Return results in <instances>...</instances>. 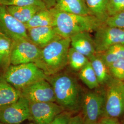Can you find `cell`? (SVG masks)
Instances as JSON below:
<instances>
[{
  "label": "cell",
  "instance_id": "cell-21",
  "mask_svg": "<svg viewBox=\"0 0 124 124\" xmlns=\"http://www.w3.org/2000/svg\"><path fill=\"white\" fill-rule=\"evenodd\" d=\"M13 40L0 32V69L4 72L11 65Z\"/></svg>",
  "mask_w": 124,
  "mask_h": 124
},
{
  "label": "cell",
  "instance_id": "cell-17",
  "mask_svg": "<svg viewBox=\"0 0 124 124\" xmlns=\"http://www.w3.org/2000/svg\"><path fill=\"white\" fill-rule=\"evenodd\" d=\"M27 29L35 27L55 26V19L51 9H42L24 24Z\"/></svg>",
  "mask_w": 124,
  "mask_h": 124
},
{
  "label": "cell",
  "instance_id": "cell-1",
  "mask_svg": "<svg viewBox=\"0 0 124 124\" xmlns=\"http://www.w3.org/2000/svg\"><path fill=\"white\" fill-rule=\"evenodd\" d=\"M46 79L53 88L56 102L64 111L72 114L80 110L83 94L74 77L68 74L60 72L46 76Z\"/></svg>",
  "mask_w": 124,
  "mask_h": 124
},
{
  "label": "cell",
  "instance_id": "cell-28",
  "mask_svg": "<svg viewBox=\"0 0 124 124\" xmlns=\"http://www.w3.org/2000/svg\"><path fill=\"white\" fill-rule=\"evenodd\" d=\"M124 12V0H109L108 6V16Z\"/></svg>",
  "mask_w": 124,
  "mask_h": 124
},
{
  "label": "cell",
  "instance_id": "cell-16",
  "mask_svg": "<svg viewBox=\"0 0 124 124\" xmlns=\"http://www.w3.org/2000/svg\"><path fill=\"white\" fill-rule=\"evenodd\" d=\"M9 13L24 24L30 20L36 13L45 9L36 5L6 7Z\"/></svg>",
  "mask_w": 124,
  "mask_h": 124
},
{
  "label": "cell",
  "instance_id": "cell-23",
  "mask_svg": "<svg viewBox=\"0 0 124 124\" xmlns=\"http://www.w3.org/2000/svg\"><path fill=\"white\" fill-rule=\"evenodd\" d=\"M79 72L80 79L90 89L93 90L99 86L97 77L90 61Z\"/></svg>",
  "mask_w": 124,
  "mask_h": 124
},
{
  "label": "cell",
  "instance_id": "cell-14",
  "mask_svg": "<svg viewBox=\"0 0 124 124\" xmlns=\"http://www.w3.org/2000/svg\"><path fill=\"white\" fill-rule=\"evenodd\" d=\"M70 46L87 58L97 54L94 39L89 32L77 33L70 37Z\"/></svg>",
  "mask_w": 124,
  "mask_h": 124
},
{
  "label": "cell",
  "instance_id": "cell-33",
  "mask_svg": "<svg viewBox=\"0 0 124 124\" xmlns=\"http://www.w3.org/2000/svg\"><path fill=\"white\" fill-rule=\"evenodd\" d=\"M34 124V123H33V122H31V123H29V124Z\"/></svg>",
  "mask_w": 124,
  "mask_h": 124
},
{
  "label": "cell",
  "instance_id": "cell-20",
  "mask_svg": "<svg viewBox=\"0 0 124 124\" xmlns=\"http://www.w3.org/2000/svg\"><path fill=\"white\" fill-rule=\"evenodd\" d=\"M90 15L104 23L108 17V6L109 0H85Z\"/></svg>",
  "mask_w": 124,
  "mask_h": 124
},
{
  "label": "cell",
  "instance_id": "cell-24",
  "mask_svg": "<svg viewBox=\"0 0 124 124\" xmlns=\"http://www.w3.org/2000/svg\"><path fill=\"white\" fill-rule=\"evenodd\" d=\"M89 61L88 58L70 47L68 55V64L75 71H79Z\"/></svg>",
  "mask_w": 124,
  "mask_h": 124
},
{
  "label": "cell",
  "instance_id": "cell-29",
  "mask_svg": "<svg viewBox=\"0 0 124 124\" xmlns=\"http://www.w3.org/2000/svg\"><path fill=\"white\" fill-rule=\"evenodd\" d=\"M72 116L71 113L63 111L58 115L50 124H68Z\"/></svg>",
  "mask_w": 124,
  "mask_h": 124
},
{
  "label": "cell",
  "instance_id": "cell-13",
  "mask_svg": "<svg viewBox=\"0 0 124 124\" xmlns=\"http://www.w3.org/2000/svg\"><path fill=\"white\" fill-rule=\"evenodd\" d=\"M29 39L40 49L62 37L54 26L39 27L27 29Z\"/></svg>",
  "mask_w": 124,
  "mask_h": 124
},
{
  "label": "cell",
  "instance_id": "cell-5",
  "mask_svg": "<svg viewBox=\"0 0 124 124\" xmlns=\"http://www.w3.org/2000/svg\"><path fill=\"white\" fill-rule=\"evenodd\" d=\"M124 114V81L115 78L108 83L102 116L118 118Z\"/></svg>",
  "mask_w": 124,
  "mask_h": 124
},
{
  "label": "cell",
  "instance_id": "cell-34",
  "mask_svg": "<svg viewBox=\"0 0 124 124\" xmlns=\"http://www.w3.org/2000/svg\"><path fill=\"white\" fill-rule=\"evenodd\" d=\"M84 124H88V123H84Z\"/></svg>",
  "mask_w": 124,
  "mask_h": 124
},
{
  "label": "cell",
  "instance_id": "cell-11",
  "mask_svg": "<svg viewBox=\"0 0 124 124\" xmlns=\"http://www.w3.org/2000/svg\"><path fill=\"white\" fill-rule=\"evenodd\" d=\"M31 121L35 124H50L64 109L56 102H30Z\"/></svg>",
  "mask_w": 124,
  "mask_h": 124
},
{
  "label": "cell",
  "instance_id": "cell-6",
  "mask_svg": "<svg viewBox=\"0 0 124 124\" xmlns=\"http://www.w3.org/2000/svg\"><path fill=\"white\" fill-rule=\"evenodd\" d=\"M31 121L30 102L21 96L16 101L0 107V122L5 124H20Z\"/></svg>",
  "mask_w": 124,
  "mask_h": 124
},
{
  "label": "cell",
  "instance_id": "cell-7",
  "mask_svg": "<svg viewBox=\"0 0 124 124\" xmlns=\"http://www.w3.org/2000/svg\"><path fill=\"white\" fill-rule=\"evenodd\" d=\"M104 107V96L96 92L83 94L81 109L84 123L97 124L102 117Z\"/></svg>",
  "mask_w": 124,
  "mask_h": 124
},
{
  "label": "cell",
  "instance_id": "cell-4",
  "mask_svg": "<svg viewBox=\"0 0 124 124\" xmlns=\"http://www.w3.org/2000/svg\"><path fill=\"white\" fill-rule=\"evenodd\" d=\"M1 75L6 81L19 91L39 80L46 79L47 76L33 62L10 65Z\"/></svg>",
  "mask_w": 124,
  "mask_h": 124
},
{
  "label": "cell",
  "instance_id": "cell-25",
  "mask_svg": "<svg viewBox=\"0 0 124 124\" xmlns=\"http://www.w3.org/2000/svg\"><path fill=\"white\" fill-rule=\"evenodd\" d=\"M0 5L6 7L36 5L46 8L41 0H0Z\"/></svg>",
  "mask_w": 124,
  "mask_h": 124
},
{
  "label": "cell",
  "instance_id": "cell-27",
  "mask_svg": "<svg viewBox=\"0 0 124 124\" xmlns=\"http://www.w3.org/2000/svg\"><path fill=\"white\" fill-rule=\"evenodd\" d=\"M104 24L109 26L118 28L124 31V12L108 16Z\"/></svg>",
  "mask_w": 124,
  "mask_h": 124
},
{
  "label": "cell",
  "instance_id": "cell-10",
  "mask_svg": "<svg viewBox=\"0 0 124 124\" xmlns=\"http://www.w3.org/2000/svg\"><path fill=\"white\" fill-rule=\"evenodd\" d=\"M0 32L13 41L28 39L25 25L9 13L6 6L0 5Z\"/></svg>",
  "mask_w": 124,
  "mask_h": 124
},
{
  "label": "cell",
  "instance_id": "cell-9",
  "mask_svg": "<svg viewBox=\"0 0 124 124\" xmlns=\"http://www.w3.org/2000/svg\"><path fill=\"white\" fill-rule=\"evenodd\" d=\"M93 38L97 54H101L112 46L124 44V31L103 23L95 31Z\"/></svg>",
  "mask_w": 124,
  "mask_h": 124
},
{
  "label": "cell",
  "instance_id": "cell-12",
  "mask_svg": "<svg viewBox=\"0 0 124 124\" xmlns=\"http://www.w3.org/2000/svg\"><path fill=\"white\" fill-rule=\"evenodd\" d=\"M21 96L30 102H56L53 88L46 80H40L20 91Z\"/></svg>",
  "mask_w": 124,
  "mask_h": 124
},
{
  "label": "cell",
  "instance_id": "cell-26",
  "mask_svg": "<svg viewBox=\"0 0 124 124\" xmlns=\"http://www.w3.org/2000/svg\"><path fill=\"white\" fill-rule=\"evenodd\" d=\"M108 69L114 78L124 81V58L113 62Z\"/></svg>",
  "mask_w": 124,
  "mask_h": 124
},
{
  "label": "cell",
  "instance_id": "cell-2",
  "mask_svg": "<svg viewBox=\"0 0 124 124\" xmlns=\"http://www.w3.org/2000/svg\"><path fill=\"white\" fill-rule=\"evenodd\" d=\"M70 38L60 37L41 49L35 63L47 76L60 73L68 65Z\"/></svg>",
  "mask_w": 124,
  "mask_h": 124
},
{
  "label": "cell",
  "instance_id": "cell-18",
  "mask_svg": "<svg viewBox=\"0 0 124 124\" xmlns=\"http://www.w3.org/2000/svg\"><path fill=\"white\" fill-rule=\"evenodd\" d=\"M20 97V91L14 88L0 75V107L16 101Z\"/></svg>",
  "mask_w": 124,
  "mask_h": 124
},
{
  "label": "cell",
  "instance_id": "cell-19",
  "mask_svg": "<svg viewBox=\"0 0 124 124\" xmlns=\"http://www.w3.org/2000/svg\"><path fill=\"white\" fill-rule=\"evenodd\" d=\"M89 60L97 77L99 85L108 83L111 80L110 74L100 55L96 54L89 58Z\"/></svg>",
  "mask_w": 124,
  "mask_h": 124
},
{
  "label": "cell",
  "instance_id": "cell-30",
  "mask_svg": "<svg viewBox=\"0 0 124 124\" xmlns=\"http://www.w3.org/2000/svg\"><path fill=\"white\" fill-rule=\"evenodd\" d=\"M97 124H120L117 118L102 116L98 121Z\"/></svg>",
  "mask_w": 124,
  "mask_h": 124
},
{
  "label": "cell",
  "instance_id": "cell-3",
  "mask_svg": "<svg viewBox=\"0 0 124 124\" xmlns=\"http://www.w3.org/2000/svg\"><path fill=\"white\" fill-rule=\"evenodd\" d=\"M55 19V28L58 35L62 38H70L81 32L95 31L103 24L91 15H80L51 8Z\"/></svg>",
  "mask_w": 124,
  "mask_h": 124
},
{
  "label": "cell",
  "instance_id": "cell-35",
  "mask_svg": "<svg viewBox=\"0 0 124 124\" xmlns=\"http://www.w3.org/2000/svg\"><path fill=\"white\" fill-rule=\"evenodd\" d=\"M0 124H3V123H1V122H0Z\"/></svg>",
  "mask_w": 124,
  "mask_h": 124
},
{
  "label": "cell",
  "instance_id": "cell-8",
  "mask_svg": "<svg viewBox=\"0 0 124 124\" xmlns=\"http://www.w3.org/2000/svg\"><path fill=\"white\" fill-rule=\"evenodd\" d=\"M41 50L28 39L13 41L11 65L35 63L40 56Z\"/></svg>",
  "mask_w": 124,
  "mask_h": 124
},
{
  "label": "cell",
  "instance_id": "cell-32",
  "mask_svg": "<svg viewBox=\"0 0 124 124\" xmlns=\"http://www.w3.org/2000/svg\"><path fill=\"white\" fill-rule=\"evenodd\" d=\"M48 9L53 8L56 4V0H41Z\"/></svg>",
  "mask_w": 124,
  "mask_h": 124
},
{
  "label": "cell",
  "instance_id": "cell-31",
  "mask_svg": "<svg viewBox=\"0 0 124 124\" xmlns=\"http://www.w3.org/2000/svg\"><path fill=\"white\" fill-rule=\"evenodd\" d=\"M68 124H84V121L81 114L72 116Z\"/></svg>",
  "mask_w": 124,
  "mask_h": 124
},
{
  "label": "cell",
  "instance_id": "cell-22",
  "mask_svg": "<svg viewBox=\"0 0 124 124\" xmlns=\"http://www.w3.org/2000/svg\"><path fill=\"white\" fill-rule=\"evenodd\" d=\"M100 55L107 67L112 63L124 58V44L114 45Z\"/></svg>",
  "mask_w": 124,
  "mask_h": 124
},
{
  "label": "cell",
  "instance_id": "cell-15",
  "mask_svg": "<svg viewBox=\"0 0 124 124\" xmlns=\"http://www.w3.org/2000/svg\"><path fill=\"white\" fill-rule=\"evenodd\" d=\"M53 8L69 13L90 15L85 0H56V4Z\"/></svg>",
  "mask_w": 124,
  "mask_h": 124
}]
</instances>
